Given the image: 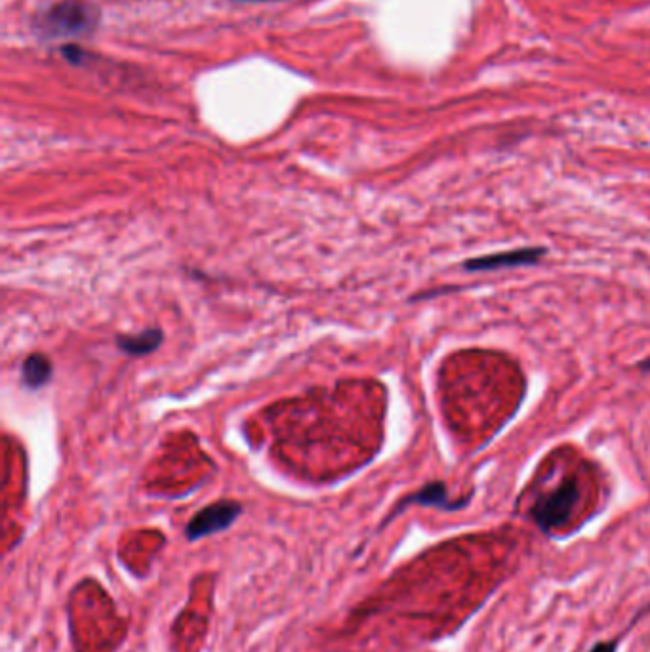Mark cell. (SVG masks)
I'll return each instance as SVG.
<instances>
[{
  "label": "cell",
  "instance_id": "1",
  "mask_svg": "<svg viewBox=\"0 0 650 652\" xmlns=\"http://www.w3.org/2000/svg\"><path fill=\"white\" fill-rule=\"evenodd\" d=\"M100 20L96 6L84 0H60L48 6L35 20V31L42 39H67L94 31Z\"/></svg>",
  "mask_w": 650,
  "mask_h": 652
},
{
  "label": "cell",
  "instance_id": "2",
  "mask_svg": "<svg viewBox=\"0 0 650 652\" xmlns=\"http://www.w3.org/2000/svg\"><path fill=\"white\" fill-rule=\"evenodd\" d=\"M580 496H582V490H580L578 479L567 477L557 489L551 490L549 494L534 504L530 515H532L534 523L549 534V532L561 529L569 523Z\"/></svg>",
  "mask_w": 650,
  "mask_h": 652
},
{
  "label": "cell",
  "instance_id": "3",
  "mask_svg": "<svg viewBox=\"0 0 650 652\" xmlns=\"http://www.w3.org/2000/svg\"><path fill=\"white\" fill-rule=\"evenodd\" d=\"M243 513V506L235 500H220L216 504H210L201 511H197L191 521L185 525V540L187 542H199L206 536L218 534L229 529Z\"/></svg>",
  "mask_w": 650,
  "mask_h": 652
},
{
  "label": "cell",
  "instance_id": "4",
  "mask_svg": "<svg viewBox=\"0 0 650 652\" xmlns=\"http://www.w3.org/2000/svg\"><path fill=\"white\" fill-rule=\"evenodd\" d=\"M546 254V248H519L502 254H490L483 258H473L466 262L469 271H487L500 267H515V265L536 264Z\"/></svg>",
  "mask_w": 650,
  "mask_h": 652
},
{
  "label": "cell",
  "instance_id": "5",
  "mask_svg": "<svg viewBox=\"0 0 650 652\" xmlns=\"http://www.w3.org/2000/svg\"><path fill=\"white\" fill-rule=\"evenodd\" d=\"M466 504V500L464 502H460V504H452L450 500H448V494H447V487H445V483H429V485H426L424 489L418 490V492H414V494H410V496H407L397 508H395V511L387 517L386 523L382 525V527H386L387 523L395 517V515H399L401 511L405 510V508H408V506H427V508H441V510H458V508H462Z\"/></svg>",
  "mask_w": 650,
  "mask_h": 652
},
{
  "label": "cell",
  "instance_id": "6",
  "mask_svg": "<svg viewBox=\"0 0 650 652\" xmlns=\"http://www.w3.org/2000/svg\"><path fill=\"white\" fill-rule=\"evenodd\" d=\"M163 344V330L161 328H147L140 334L134 336H119L117 346L121 347L124 353L143 357Z\"/></svg>",
  "mask_w": 650,
  "mask_h": 652
},
{
  "label": "cell",
  "instance_id": "7",
  "mask_svg": "<svg viewBox=\"0 0 650 652\" xmlns=\"http://www.w3.org/2000/svg\"><path fill=\"white\" fill-rule=\"evenodd\" d=\"M52 378V363L46 355L35 353L29 355L21 367V380L23 386L29 389H41Z\"/></svg>",
  "mask_w": 650,
  "mask_h": 652
},
{
  "label": "cell",
  "instance_id": "8",
  "mask_svg": "<svg viewBox=\"0 0 650 652\" xmlns=\"http://www.w3.org/2000/svg\"><path fill=\"white\" fill-rule=\"evenodd\" d=\"M618 649V641L612 639V641H603V643H597L590 652H616Z\"/></svg>",
  "mask_w": 650,
  "mask_h": 652
},
{
  "label": "cell",
  "instance_id": "9",
  "mask_svg": "<svg viewBox=\"0 0 650 652\" xmlns=\"http://www.w3.org/2000/svg\"><path fill=\"white\" fill-rule=\"evenodd\" d=\"M235 2H273V0H235Z\"/></svg>",
  "mask_w": 650,
  "mask_h": 652
}]
</instances>
